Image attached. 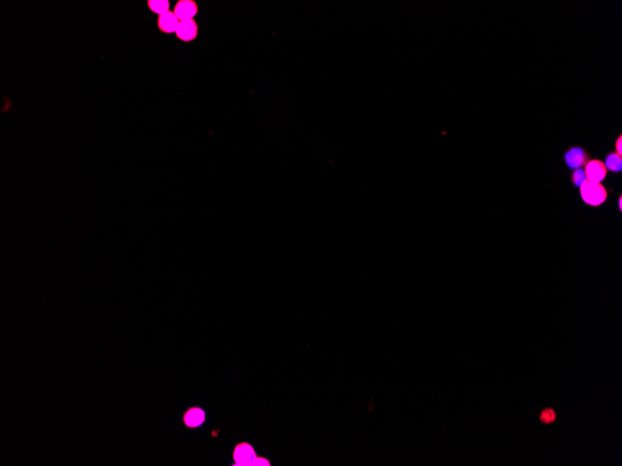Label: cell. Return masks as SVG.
<instances>
[{"instance_id":"6da1fadb","label":"cell","mask_w":622,"mask_h":466,"mask_svg":"<svg viewBox=\"0 0 622 466\" xmlns=\"http://www.w3.org/2000/svg\"><path fill=\"white\" fill-rule=\"evenodd\" d=\"M580 194L584 202L590 206L601 205L607 198V192L602 183L589 181L580 186Z\"/></svg>"},{"instance_id":"5b68a950","label":"cell","mask_w":622,"mask_h":466,"mask_svg":"<svg viewBox=\"0 0 622 466\" xmlns=\"http://www.w3.org/2000/svg\"><path fill=\"white\" fill-rule=\"evenodd\" d=\"M585 174L587 181L600 183L606 176V168L605 163L598 159H593L585 165Z\"/></svg>"},{"instance_id":"30bf717a","label":"cell","mask_w":622,"mask_h":466,"mask_svg":"<svg viewBox=\"0 0 622 466\" xmlns=\"http://www.w3.org/2000/svg\"><path fill=\"white\" fill-rule=\"evenodd\" d=\"M605 166L606 169H609L612 172H620L622 170L621 155H618L617 153L609 154L606 156Z\"/></svg>"},{"instance_id":"9a60e30c","label":"cell","mask_w":622,"mask_h":466,"mask_svg":"<svg viewBox=\"0 0 622 466\" xmlns=\"http://www.w3.org/2000/svg\"><path fill=\"white\" fill-rule=\"evenodd\" d=\"M621 200L622 197L620 196V197H619V200H618V205H619V209H620V210H621Z\"/></svg>"},{"instance_id":"8fae6325","label":"cell","mask_w":622,"mask_h":466,"mask_svg":"<svg viewBox=\"0 0 622 466\" xmlns=\"http://www.w3.org/2000/svg\"><path fill=\"white\" fill-rule=\"evenodd\" d=\"M586 181H587V177H586V174L583 170L578 169L573 173L572 182L578 187H580Z\"/></svg>"},{"instance_id":"8992f818","label":"cell","mask_w":622,"mask_h":466,"mask_svg":"<svg viewBox=\"0 0 622 466\" xmlns=\"http://www.w3.org/2000/svg\"><path fill=\"white\" fill-rule=\"evenodd\" d=\"M567 165L572 169H580L589 162V156L586 151L580 147H573L565 155Z\"/></svg>"},{"instance_id":"3957f363","label":"cell","mask_w":622,"mask_h":466,"mask_svg":"<svg viewBox=\"0 0 622 466\" xmlns=\"http://www.w3.org/2000/svg\"><path fill=\"white\" fill-rule=\"evenodd\" d=\"M199 26L194 19L180 21L175 36L183 42H191L198 38Z\"/></svg>"},{"instance_id":"7a4b0ae2","label":"cell","mask_w":622,"mask_h":466,"mask_svg":"<svg viewBox=\"0 0 622 466\" xmlns=\"http://www.w3.org/2000/svg\"><path fill=\"white\" fill-rule=\"evenodd\" d=\"M198 12L199 7L194 0H179L173 9V13L179 21L192 20Z\"/></svg>"},{"instance_id":"ba28073f","label":"cell","mask_w":622,"mask_h":466,"mask_svg":"<svg viewBox=\"0 0 622 466\" xmlns=\"http://www.w3.org/2000/svg\"><path fill=\"white\" fill-rule=\"evenodd\" d=\"M205 420V413L199 408L190 409L184 415V422L189 427H198Z\"/></svg>"},{"instance_id":"5bb4252c","label":"cell","mask_w":622,"mask_h":466,"mask_svg":"<svg viewBox=\"0 0 622 466\" xmlns=\"http://www.w3.org/2000/svg\"><path fill=\"white\" fill-rule=\"evenodd\" d=\"M616 150L619 155H622V136L620 135L616 142Z\"/></svg>"},{"instance_id":"277c9868","label":"cell","mask_w":622,"mask_h":466,"mask_svg":"<svg viewBox=\"0 0 622 466\" xmlns=\"http://www.w3.org/2000/svg\"><path fill=\"white\" fill-rule=\"evenodd\" d=\"M256 451L250 444L242 442L237 445L233 452L235 465L251 466V463L256 459Z\"/></svg>"},{"instance_id":"9c48e42d","label":"cell","mask_w":622,"mask_h":466,"mask_svg":"<svg viewBox=\"0 0 622 466\" xmlns=\"http://www.w3.org/2000/svg\"><path fill=\"white\" fill-rule=\"evenodd\" d=\"M147 7L151 12L161 16L162 14L170 11V1L169 0H148Z\"/></svg>"},{"instance_id":"7c38bea8","label":"cell","mask_w":622,"mask_h":466,"mask_svg":"<svg viewBox=\"0 0 622 466\" xmlns=\"http://www.w3.org/2000/svg\"><path fill=\"white\" fill-rule=\"evenodd\" d=\"M554 419H555V413H554V411H551V410H546L541 414L542 422L549 423V422H553Z\"/></svg>"},{"instance_id":"52a82bcc","label":"cell","mask_w":622,"mask_h":466,"mask_svg":"<svg viewBox=\"0 0 622 466\" xmlns=\"http://www.w3.org/2000/svg\"><path fill=\"white\" fill-rule=\"evenodd\" d=\"M179 22L180 21L178 20L177 17L175 16L173 11H170L159 16L158 27L162 33L168 34V35L175 34L178 25H179Z\"/></svg>"},{"instance_id":"4fadbf2b","label":"cell","mask_w":622,"mask_h":466,"mask_svg":"<svg viewBox=\"0 0 622 466\" xmlns=\"http://www.w3.org/2000/svg\"><path fill=\"white\" fill-rule=\"evenodd\" d=\"M269 461L263 457H256V459L251 463V466H269Z\"/></svg>"}]
</instances>
